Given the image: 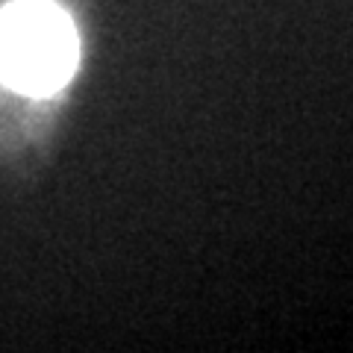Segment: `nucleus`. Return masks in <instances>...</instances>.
I'll use <instances>...</instances> for the list:
<instances>
[{"label": "nucleus", "instance_id": "obj_1", "mask_svg": "<svg viewBox=\"0 0 353 353\" xmlns=\"http://www.w3.org/2000/svg\"><path fill=\"white\" fill-rule=\"evenodd\" d=\"M80 41L71 18L50 0H15L0 12V80L48 97L71 80Z\"/></svg>", "mask_w": 353, "mask_h": 353}]
</instances>
